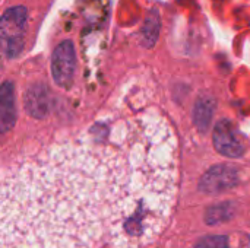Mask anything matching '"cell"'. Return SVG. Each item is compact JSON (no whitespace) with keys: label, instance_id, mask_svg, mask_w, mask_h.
I'll use <instances>...</instances> for the list:
<instances>
[{"label":"cell","instance_id":"obj_1","mask_svg":"<svg viewBox=\"0 0 250 248\" xmlns=\"http://www.w3.org/2000/svg\"><path fill=\"white\" fill-rule=\"evenodd\" d=\"M110 168L101 134L54 142L1 183V248H95L107 241Z\"/></svg>","mask_w":250,"mask_h":248},{"label":"cell","instance_id":"obj_2","mask_svg":"<svg viewBox=\"0 0 250 248\" xmlns=\"http://www.w3.org/2000/svg\"><path fill=\"white\" fill-rule=\"evenodd\" d=\"M110 168V248H142L166 228L177 194V140L154 110L98 129Z\"/></svg>","mask_w":250,"mask_h":248},{"label":"cell","instance_id":"obj_3","mask_svg":"<svg viewBox=\"0 0 250 248\" xmlns=\"http://www.w3.org/2000/svg\"><path fill=\"white\" fill-rule=\"evenodd\" d=\"M28 10L23 6L9 7L1 18V41L3 50L7 57H16L25 41L28 31Z\"/></svg>","mask_w":250,"mask_h":248},{"label":"cell","instance_id":"obj_4","mask_svg":"<svg viewBox=\"0 0 250 248\" xmlns=\"http://www.w3.org/2000/svg\"><path fill=\"white\" fill-rule=\"evenodd\" d=\"M76 69V54L72 41H63L57 45L51 58V72L54 82L67 89L73 82V75Z\"/></svg>","mask_w":250,"mask_h":248},{"label":"cell","instance_id":"obj_5","mask_svg":"<svg viewBox=\"0 0 250 248\" xmlns=\"http://www.w3.org/2000/svg\"><path fill=\"white\" fill-rule=\"evenodd\" d=\"M237 184V171L229 165L211 168L201 180V190L205 193H220Z\"/></svg>","mask_w":250,"mask_h":248},{"label":"cell","instance_id":"obj_6","mask_svg":"<svg viewBox=\"0 0 250 248\" xmlns=\"http://www.w3.org/2000/svg\"><path fill=\"white\" fill-rule=\"evenodd\" d=\"M212 137H214V145H215V149L224 155V156H229V158H239L243 155V145L239 142V139L236 137L234 132H233V127L230 126L229 121H220L215 129H214V133H212Z\"/></svg>","mask_w":250,"mask_h":248},{"label":"cell","instance_id":"obj_7","mask_svg":"<svg viewBox=\"0 0 250 248\" xmlns=\"http://www.w3.org/2000/svg\"><path fill=\"white\" fill-rule=\"evenodd\" d=\"M25 107L29 115L35 118H44L50 108L48 89L44 86H32L25 96Z\"/></svg>","mask_w":250,"mask_h":248},{"label":"cell","instance_id":"obj_8","mask_svg":"<svg viewBox=\"0 0 250 248\" xmlns=\"http://www.w3.org/2000/svg\"><path fill=\"white\" fill-rule=\"evenodd\" d=\"M0 124L1 130L7 132L13 127L16 111H15V95H13V85L10 82H4L1 86V95H0Z\"/></svg>","mask_w":250,"mask_h":248},{"label":"cell","instance_id":"obj_9","mask_svg":"<svg viewBox=\"0 0 250 248\" xmlns=\"http://www.w3.org/2000/svg\"><path fill=\"white\" fill-rule=\"evenodd\" d=\"M214 107H215V102L209 96H202L198 99L195 105V111H193V118H195V124L198 126L201 132L208 130L212 115H214Z\"/></svg>","mask_w":250,"mask_h":248},{"label":"cell","instance_id":"obj_10","mask_svg":"<svg viewBox=\"0 0 250 248\" xmlns=\"http://www.w3.org/2000/svg\"><path fill=\"white\" fill-rule=\"evenodd\" d=\"M231 216V209L229 208V205H220V206H215V208H211L208 212H207V222L209 225H215L218 222H223V221H227L229 218Z\"/></svg>","mask_w":250,"mask_h":248},{"label":"cell","instance_id":"obj_11","mask_svg":"<svg viewBox=\"0 0 250 248\" xmlns=\"http://www.w3.org/2000/svg\"><path fill=\"white\" fill-rule=\"evenodd\" d=\"M195 248H229V240L223 235H207L196 243Z\"/></svg>","mask_w":250,"mask_h":248}]
</instances>
